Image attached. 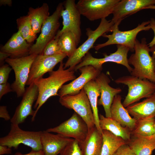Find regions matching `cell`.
<instances>
[{
  "instance_id": "32",
  "label": "cell",
  "mask_w": 155,
  "mask_h": 155,
  "mask_svg": "<svg viewBox=\"0 0 155 155\" xmlns=\"http://www.w3.org/2000/svg\"><path fill=\"white\" fill-rule=\"evenodd\" d=\"M59 155H84L79 142L74 139L65 147Z\"/></svg>"
},
{
  "instance_id": "39",
  "label": "cell",
  "mask_w": 155,
  "mask_h": 155,
  "mask_svg": "<svg viewBox=\"0 0 155 155\" xmlns=\"http://www.w3.org/2000/svg\"><path fill=\"white\" fill-rule=\"evenodd\" d=\"M12 153V150L11 148L8 146L0 145V155L5 154H10Z\"/></svg>"
},
{
  "instance_id": "11",
  "label": "cell",
  "mask_w": 155,
  "mask_h": 155,
  "mask_svg": "<svg viewBox=\"0 0 155 155\" xmlns=\"http://www.w3.org/2000/svg\"><path fill=\"white\" fill-rule=\"evenodd\" d=\"M46 131L57 133L65 137L72 138L82 143L87 136L88 129L82 118L75 112L71 117L59 125Z\"/></svg>"
},
{
  "instance_id": "34",
  "label": "cell",
  "mask_w": 155,
  "mask_h": 155,
  "mask_svg": "<svg viewBox=\"0 0 155 155\" xmlns=\"http://www.w3.org/2000/svg\"><path fill=\"white\" fill-rule=\"evenodd\" d=\"M9 65L5 64L0 67V84L7 82L9 74L12 69Z\"/></svg>"
},
{
  "instance_id": "41",
  "label": "cell",
  "mask_w": 155,
  "mask_h": 155,
  "mask_svg": "<svg viewBox=\"0 0 155 155\" xmlns=\"http://www.w3.org/2000/svg\"><path fill=\"white\" fill-rule=\"evenodd\" d=\"M10 56V55L7 53L0 51V64L9 57Z\"/></svg>"
},
{
  "instance_id": "7",
  "label": "cell",
  "mask_w": 155,
  "mask_h": 155,
  "mask_svg": "<svg viewBox=\"0 0 155 155\" xmlns=\"http://www.w3.org/2000/svg\"><path fill=\"white\" fill-rule=\"evenodd\" d=\"M149 24L150 20L138 24L135 28L125 31H120L119 26L113 25L111 32H112V34L105 33L102 36L107 38V41L104 43L97 44L94 47L95 50L98 51L106 46L116 44L125 46L129 48L131 52H134L137 35L142 31L150 30L151 28Z\"/></svg>"
},
{
  "instance_id": "30",
  "label": "cell",
  "mask_w": 155,
  "mask_h": 155,
  "mask_svg": "<svg viewBox=\"0 0 155 155\" xmlns=\"http://www.w3.org/2000/svg\"><path fill=\"white\" fill-rule=\"evenodd\" d=\"M155 120L154 117L137 120L131 134L134 136H147L155 134L154 127Z\"/></svg>"
},
{
  "instance_id": "10",
  "label": "cell",
  "mask_w": 155,
  "mask_h": 155,
  "mask_svg": "<svg viewBox=\"0 0 155 155\" xmlns=\"http://www.w3.org/2000/svg\"><path fill=\"white\" fill-rule=\"evenodd\" d=\"M120 0H80L76 5L81 15L93 21L112 14Z\"/></svg>"
},
{
  "instance_id": "28",
  "label": "cell",
  "mask_w": 155,
  "mask_h": 155,
  "mask_svg": "<svg viewBox=\"0 0 155 155\" xmlns=\"http://www.w3.org/2000/svg\"><path fill=\"white\" fill-rule=\"evenodd\" d=\"M103 142L101 155H113L121 146L127 142L121 137L109 131L102 130Z\"/></svg>"
},
{
  "instance_id": "44",
  "label": "cell",
  "mask_w": 155,
  "mask_h": 155,
  "mask_svg": "<svg viewBox=\"0 0 155 155\" xmlns=\"http://www.w3.org/2000/svg\"><path fill=\"white\" fill-rule=\"evenodd\" d=\"M154 130H155V121H154Z\"/></svg>"
},
{
  "instance_id": "15",
  "label": "cell",
  "mask_w": 155,
  "mask_h": 155,
  "mask_svg": "<svg viewBox=\"0 0 155 155\" xmlns=\"http://www.w3.org/2000/svg\"><path fill=\"white\" fill-rule=\"evenodd\" d=\"M66 56L64 54L52 56L37 55L32 65L26 85L29 86L36 80L43 77L46 73L53 71L55 66Z\"/></svg>"
},
{
  "instance_id": "37",
  "label": "cell",
  "mask_w": 155,
  "mask_h": 155,
  "mask_svg": "<svg viewBox=\"0 0 155 155\" xmlns=\"http://www.w3.org/2000/svg\"><path fill=\"white\" fill-rule=\"evenodd\" d=\"M0 117L3 118L6 121L11 119L6 106L1 105L0 106Z\"/></svg>"
},
{
  "instance_id": "16",
  "label": "cell",
  "mask_w": 155,
  "mask_h": 155,
  "mask_svg": "<svg viewBox=\"0 0 155 155\" xmlns=\"http://www.w3.org/2000/svg\"><path fill=\"white\" fill-rule=\"evenodd\" d=\"M38 94V88L34 83L27 88L21 102L10 120L11 123L19 125L23 123L28 116H34L35 111L33 110L32 106Z\"/></svg>"
},
{
  "instance_id": "29",
  "label": "cell",
  "mask_w": 155,
  "mask_h": 155,
  "mask_svg": "<svg viewBox=\"0 0 155 155\" xmlns=\"http://www.w3.org/2000/svg\"><path fill=\"white\" fill-rule=\"evenodd\" d=\"M58 43L63 53L70 57L77 48L78 44L76 37L71 32L66 31L58 38Z\"/></svg>"
},
{
  "instance_id": "25",
  "label": "cell",
  "mask_w": 155,
  "mask_h": 155,
  "mask_svg": "<svg viewBox=\"0 0 155 155\" xmlns=\"http://www.w3.org/2000/svg\"><path fill=\"white\" fill-rule=\"evenodd\" d=\"M99 125L102 130L108 131L115 135L121 137L127 142L131 138V131L128 128L122 126L111 118L99 115Z\"/></svg>"
},
{
  "instance_id": "26",
  "label": "cell",
  "mask_w": 155,
  "mask_h": 155,
  "mask_svg": "<svg viewBox=\"0 0 155 155\" xmlns=\"http://www.w3.org/2000/svg\"><path fill=\"white\" fill-rule=\"evenodd\" d=\"M27 15L33 30L36 34L40 32L43 24L50 16L48 4L44 3L40 7L36 8L29 7Z\"/></svg>"
},
{
  "instance_id": "24",
  "label": "cell",
  "mask_w": 155,
  "mask_h": 155,
  "mask_svg": "<svg viewBox=\"0 0 155 155\" xmlns=\"http://www.w3.org/2000/svg\"><path fill=\"white\" fill-rule=\"evenodd\" d=\"M127 144L135 155H152L155 149V134L147 136H134Z\"/></svg>"
},
{
  "instance_id": "5",
  "label": "cell",
  "mask_w": 155,
  "mask_h": 155,
  "mask_svg": "<svg viewBox=\"0 0 155 155\" xmlns=\"http://www.w3.org/2000/svg\"><path fill=\"white\" fill-rule=\"evenodd\" d=\"M115 81L117 84H124L128 87L127 94L122 103L125 108L149 97L155 92L154 83L131 75L119 77Z\"/></svg>"
},
{
  "instance_id": "13",
  "label": "cell",
  "mask_w": 155,
  "mask_h": 155,
  "mask_svg": "<svg viewBox=\"0 0 155 155\" xmlns=\"http://www.w3.org/2000/svg\"><path fill=\"white\" fill-rule=\"evenodd\" d=\"M64 8L61 16L63 19V27L59 30L55 37L58 38L63 32L69 30L75 35L78 44L80 42L82 35L80 28L81 15L74 0H67L63 3Z\"/></svg>"
},
{
  "instance_id": "40",
  "label": "cell",
  "mask_w": 155,
  "mask_h": 155,
  "mask_svg": "<svg viewBox=\"0 0 155 155\" xmlns=\"http://www.w3.org/2000/svg\"><path fill=\"white\" fill-rule=\"evenodd\" d=\"M14 155H44L42 150L35 151L32 150L30 152L26 154H23L20 152H17Z\"/></svg>"
},
{
  "instance_id": "31",
  "label": "cell",
  "mask_w": 155,
  "mask_h": 155,
  "mask_svg": "<svg viewBox=\"0 0 155 155\" xmlns=\"http://www.w3.org/2000/svg\"><path fill=\"white\" fill-rule=\"evenodd\" d=\"M19 31L23 38L29 43L34 42L37 37L34 32L29 18L27 15L20 17L16 20Z\"/></svg>"
},
{
  "instance_id": "12",
  "label": "cell",
  "mask_w": 155,
  "mask_h": 155,
  "mask_svg": "<svg viewBox=\"0 0 155 155\" xmlns=\"http://www.w3.org/2000/svg\"><path fill=\"white\" fill-rule=\"evenodd\" d=\"M117 49L115 52L108 55L104 54V57L101 58H95L90 53L88 52L81 62L75 66L74 70L76 71L86 65H91L96 69L102 71L103 64L107 62H113L125 66L131 73L133 68L130 66L128 62L127 57L130 51L129 48L120 45H117Z\"/></svg>"
},
{
  "instance_id": "23",
  "label": "cell",
  "mask_w": 155,
  "mask_h": 155,
  "mask_svg": "<svg viewBox=\"0 0 155 155\" xmlns=\"http://www.w3.org/2000/svg\"><path fill=\"white\" fill-rule=\"evenodd\" d=\"M102 142V133L95 126L88 130L85 140L80 145L84 155H101Z\"/></svg>"
},
{
  "instance_id": "38",
  "label": "cell",
  "mask_w": 155,
  "mask_h": 155,
  "mask_svg": "<svg viewBox=\"0 0 155 155\" xmlns=\"http://www.w3.org/2000/svg\"><path fill=\"white\" fill-rule=\"evenodd\" d=\"M150 28L154 33V36L152 41L148 44L149 47L151 48L155 45V19L153 18H151L149 24Z\"/></svg>"
},
{
  "instance_id": "14",
  "label": "cell",
  "mask_w": 155,
  "mask_h": 155,
  "mask_svg": "<svg viewBox=\"0 0 155 155\" xmlns=\"http://www.w3.org/2000/svg\"><path fill=\"white\" fill-rule=\"evenodd\" d=\"M146 9H155V0H120L114 9L111 20L114 26H119L125 18Z\"/></svg>"
},
{
  "instance_id": "19",
  "label": "cell",
  "mask_w": 155,
  "mask_h": 155,
  "mask_svg": "<svg viewBox=\"0 0 155 155\" xmlns=\"http://www.w3.org/2000/svg\"><path fill=\"white\" fill-rule=\"evenodd\" d=\"M74 140L46 131H42L41 142L44 155H58Z\"/></svg>"
},
{
  "instance_id": "1",
  "label": "cell",
  "mask_w": 155,
  "mask_h": 155,
  "mask_svg": "<svg viewBox=\"0 0 155 155\" xmlns=\"http://www.w3.org/2000/svg\"><path fill=\"white\" fill-rule=\"evenodd\" d=\"M64 65L62 61L58 69L49 72L48 77H42L34 81L38 88V94L34 106L36 110L32 118V121H34L39 110L49 98L52 96H59L58 92L63 84L76 78L74 71L69 68L65 69Z\"/></svg>"
},
{
  "instance_id": "20",
  "label": "cell",
  "mask_w": 155,
  "mask_h": 155,
  "mask_svg": "<svg viewBox=\"0 0 155 155\" xmlns=\"http://www.w3.org/2000/svg\"><path fill=\"white\" fill-rule=\"evenodd\" d=\"M31 46L18 31L1 48L0 51L9 54L10 58H18L28 55Z\"/></svg>"
},
{
  "instance_id": "17",
  "label": "cell",
  "mask_w": 155,
  "mask_h": 155,
  "mask_svg": "<svg viewBox=\"0 0 155 155\" xmlns=\"http://www.w3.org/2000/svg\"><path fill=\"white\" fill-rule=\"evenodd\" d=\"M78 70L81 73V75L71 82L62 86L59 91L60 97L78 94L88 82L95 80L101 71L91 65L83 66Z\"/></svg>"
},
{
  "instance_id": "8",
  "label": "cell",
  "mask_w": 155,
  "mask_h": 155,
  "mask_svg": "<svg viewBox=\"0 0 155 155\" xmlns=\"http://www.w3.org/2000/svg\"><path fill=\"white\" fill-rule=\"evenodd\" d=\"M37 55L33 54L18 58L8 57L5 60L14 71L15 80L11 84V87L18 98L22 96L25 91V86L30 68Z\"/></svg>"
},
{
  "instance_id": "27",
  "label": "cell",
  "mask_w": 155,
  "mask_h": 155,
  "mask_svg": "<svg viewBox=\"0 0 155 155\" xmlns=\"http://www.w3.org/2000/svg\"><path fill=\"white\" fill-rule=\"evenodd\" d=\"M84 89L87 94L92 107L95 127L102 133L99 125V115L97 107L98 97L100 94L98 86L94 80L88 82L84 87Z\"/></svg>"
},
{
  "instance_id": "3",
  "label": "cell",
  "mask_w": 155,
  "mask_h": 155,
  "mask_svg": "<svg viewBox=\"0 0 155 155\" xmlns=\"http://www.w3.org/2000/svg\"><path fill=\"white\" fill-rule=\"evenodd\" d=\"M114 25L111 20H107L106 18H104L101 19L99 26L95 30H93L89 28H87L86 33L88 37L87 39L68 58L64 64V68L66 69L68 67L74 70L75 66L81 62L89 50L93 47L97 39L106 33L111 32Z\"/></svg>"
},
{
  "instance_id": "43",
  "label": "cell",
  "mask_w": 155,
  "mask_h": 155,
  "mask_svg": "<svg viewBox=\"0 0 155 155\" xmlns=\"http://www.w3.org/2000/svg\"><path fill=\"white\" fill-rule=\"evenodd\" d=\"M150 51L152 54V56L154 60L155 64V45L151 47L150 48ZM154 72L155 73V68Z\"/></svg>"
},
{
  "instance_id": "33",
  "label": "cell",
  "mask_w": 155,
  "mask_h": 155,
  "mask_svg": "<svg viewBox=\"0 0 155 155\" xmlns=\"http://www.w3.org/2000/svg\"><path fill=\"white\" fill-rule=\"evenodd\" d=\"M58 40V38H55L49 42L44 48L42 54L52 56L63 54L59 45Z\"/></svg>"
},
{
  "instance_id": "2",
  "label": "cell",
  "mask_w": 155,
  "mask_h": 155,
  "mask_svg": "<svg viewBox=\"0 0 155 155\" xmlns=\"http://www.w3.org/2000/svg\"><path fill=\"white\" fill-rule=\"evenodd\" d=\"M134 49L135 53L128 59L129 64L133 66L130 73L131 75L155 84V63L150 54V48L146 38H143L141 42L136 39Z\"/></svg>"
},
{
  "instance_id": "21",
  "label": "cell",
  "mask_w": 155,
  "mask_h": 155,
  "mask_svg": "<svg viewBox=\"0 0 155 155\" xmlns=\"http://www.w3.org/2000/svg\"><path fill=\"white\" fill-rule=\"evenodd\" d=\"M121 96L118 94L115 96L111 107V118L131 131L135 127L137 120L130 115L121 103Z\"/></svg>"
},
{
  "instance_id": "6",
  "label": "cell",
  "mask_w": 155,
  "mask_h": 155,
  "mask_svg": "<svg viewBox=\"0 0 155 155\" xmlns=\"http://www.w3.org/2000/svg\"><path fill=\"white\" fill-rule=\"evenodd\" d=\"M64 8L63 3H59L53 14L44 22L42 26L41 33L35 43L30 47L28 55L42 54L46 45L55 39L59 31L60 25L59 20Z\"/></svg>"
},
{
  "instance_id": "22",
  "label": "cell",
  "mask_w": 155,
  "mask_h": 155,
  "mask_svg": "<svg viewBox=\"0 0 155 155\" xmlns=\"http://www.w3.org/2000/svg\"><path fill=\"white\" fill-rule=\"evenodd\" d=\"M136 120L155 117V92L142 102L134 103L126 108Z\"/></svg>"
},
{
  "instance_id": "9",
  "label": "cell",
  "mask_w": 155,
  "mask_h": 155,
  "mask_svg": "<svg viewBox=\"0 0 155 155\" xmlns=\"http://www.w3.org/2000/svg\"><path fill=\"white\" fill-rule=\"evenodd\" d=\"M59 102L62 106L73 110L85 121L88 130L95 126L92 107L83 88L77 94L60 97Z\"/></svg>"
},
{
  "instance_id": "35",
  "label": "cell",
  "mask_w": 155,
  "mask_h": 155,
  "mask_svg": "<svg viewBox=\"0 0 155 155\" xmlns=\"http://www.w3.org/2000/svg\"><path fill=\"white\" fill-rule=\"evenodd\" d=\"M113 155H135L127 144L121 146Z\"/></svg>"
},
{
  "instance_id": "4",
  "label": "cell",
  "mask_w": 155,
  "mask_h": 155,
  "mask_svg": "<svg viewBox=\"0 0 155 155\" xmlns=\"http://www.w3.org/2000/svg\"><path fill=\"white\" fill-rule=\"evenodd\" d=\"M42 131H30L23 130L19 125L11 123L7 135L0 138V145L17 149L21 144L30 147L32 150H42L41 142Z\"/></svg>"
},
{
  "instance_id": "18",
  "label": "cell",
  "mask_w": 155,
  "mask_h": 155,
  "mask_svg": "<svg viewBox=\"0 0 155 155\" xmlns=\"http://www.w3.org/2000/svg\"><path fill=\"white\" fill-rule=\"evenodd\" d=\"M100 92V97L98 100V105L103 106L105 117H111V108L115 96L122 91L119 88H114L109 84L110 80L103 73H101L95 79Z\"/></svg>"
},
{
  "instance_id": "42",
  "label": "cell",
  "mask_w": 155,
  "mask_h": 155,
  "mask_svg": "<svg viewBox=\"0 0 155 155\" xmlns=\"http://www.w3.org/2000/svg\"><path fill=\"white\" fill-rule=\"evenodd\" d=\"M12 4V1L11 0H0V5H7L9 6H11Z\"/></svg>"
},
{
  "instance_id": "36",
  "label": "cell",
  "mask_w": 155,
  "mask_h": 155,
  "mask_svg": "<svg viewBox=\"0 0 155 155\" xmlns=\"http://www.w3.org/2000/svg\"><path fill=\"white\" fill-rule=\"evenodd\" d=\"M12 91L11 85L8 82L0 84V99L5 94Z\"/></svg>"
}]
</instances>
